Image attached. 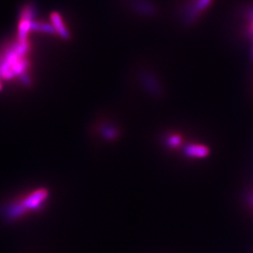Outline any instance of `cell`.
<instances>
[{"instance_id":"cell-1","label":"cell","mask_w":253,"mask_h":253,"mask_svg":"<svg viewBox=\"0 0 253 253\" xmlns=\"http://www.w3.org/2000/svg\"><path fill=\"white\" fill-rule=\"evenodd\" d=\"M30 44L28 40L19 41L9 47L2 54L0 59V74L5 79H11L14 76L26 77L25 73L28 68V61L26 58Z\"/></svg>"},{"instance_id":"cell-2","label":"cell","mask_w":253,"mask_h":253,"mask_svg":"<svg viewBox=\"0 0 253 253\" xmlns=\"http://www.w3.org/2000/svg\"><path fill=\"white\" fill-rule=\"evenodd\" d=\"M35 11L34 6L31 4L24 6L22 9L18 25L19 41H27L29 32L32 31Z\"/></svg>"},{"instance_id":"cell-3","label":"cell","mask_w":253,"mask_h":253,"mask_svg":"<svg viewBox=\"0 0 253 253\" xmlns=\"http://www.w3.org/2000/svg\"><path fill=\"white\" fill-rule=\"evenodd\" d=\"M46 198H47L46 190H37L27 196L25 201L22 203V206L26 209L36 210L41 208V206L45 201Z\"/></svg>"},{"instance_id":"cell-4","label":"cell","mask_w":253,"mask_h":253,"mask_svg":"<svg viewBox=\"0 0 253 253\" xmlns=\"http://www.w3.org/2000/svg\"><path fill=\"white\" fill-rule=\"evenodd\" d=\"M208 154V146L201 144H190L184 148V155L190 159H204Z\"/></svg>"},{"instance_id":"cell-5","label":"cell","mask_w":253,"mask_h":253,"mask_svg":"<svg viewBox=\"0 0 253 253\" xmlns=\"http://www.w3.org/2000/svg\"><path fill=\"white\" fill-rule=\"evenodd\" d=\"M51 22L54 27L55 34H58L59 36L63 38L65 40H68L70 38V33L64 23L63 18L61 17V15L58 12L54 11L51 14Z\"/></svg>"},{"instance_id":"cell-6","label":"cell","mask_w":253,"mask_h":253,"mask_svg":"<svg viewBox=\"0 0 253 253\" xmlns=\"http://www.w3.org/2000/svg\"><path fill=\"white\" fill-rule=\"evenodd\" d=\"M32 31H40L47 34H55L54 27L52 24H47L44 22H36L34 21Z\"/></svg>"},{"instance_id":"cell-7","label":"cell","mask_w":253,"mask_h":253,"mask_svg":"<svg viewBox=\"0 0 253 253\" xmlns=\"http://www.w3.org/2000/svg\"><path fill=\"white\" fill-rule=\"evenodd\" d=\"M165 144L169 148H176L182 145V137L177 133H173L167 136L165 139Z\"/></svg>"},{"instance_id":"cell-8","label":"cell","mask_w":253,"mask_h":253,"mask_svg":"<svg viewBox=\"0 0 253 253\" xmlns=\"http://www.w3.org/2000/svg\"><path fill=\"white\" fill-rule=\"evenodd\" d=\"M250 201H251V204L253 206V194L250 196Z\"/></svg>"},{"instance_id":"cell-9","label":"cell","mask_w":253,"mask_h":253,"mask_svg":"<svg viewBox=\"0 0 253 253\" xmlns=\"http://www.w3.org/2000/svg\"><path fill=\"white\" fill-rule=\"evenodd\" d=\"M252 32H253V25H252Z\"/></svg>"},{"instance_id":"cell-10","label":"cell","mask_w":253,"mask_h":253,"mask_svg":"<svg viewBox=\"0 0 253 253\" xmlns=\"http://www.w3.org/2000/svg\"><path fill=\"white\" fill-rule=\"evenodd\" d=\"M0 86H1V85H0Z\"/></svg>"}]
</instances>
